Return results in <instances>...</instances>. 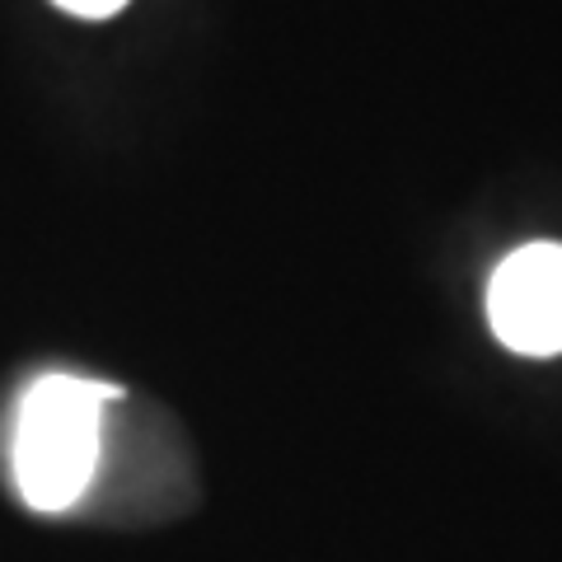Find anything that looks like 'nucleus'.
<instances>
[{"mask_svg": "<svg viewBox=\"0 0 562 562\" xmlns=\"http://www.w3.org/2000/svg\"><path fill=\"white\" fill-rule=\"evenodd\" d=\"M113 398H122L117 384L61 371L24 390L10 436V469L29 512L66 516L85 502L103 454V408Z\"/></svg>", "mask_w": 562, "mask_h": 562, "instance_id": "nucleus-1", "label": "nucleus"}, {"mask_svg": "<svg viewBox=\"0 0 562 562\" xmlns=\"http://www.w3.org/2000/svg\"><path fill=\"white\" fill-rule=\"evenodd\" d=\"M487 324L516 357H562V244H525L497 262Z\"/></svg>", "mask_w": 562, "mask_h": 562, "instance_id": "nucleus-2", "label": "nucleus"}, {"mask_svg": "<svg viewBox=\"0 0 562 562\" xmlns=\"http://www.w3.org/2000/svg\"><path fill=\"white\" fill-rule=\"evenodd\" d=\"M52 5L66 10V14H76V20H113L127 0H52Z\"/></svg>", "mask_w": 562, "mask_h": 562, "instance_id": "nucleus-3", "label": "nucleus"}]
</instances>
